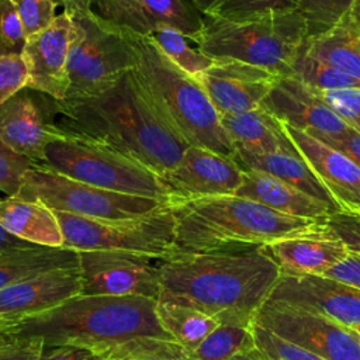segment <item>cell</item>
Here are the masks:
<instances>
[{
  "instance_id": "obj_20",
  "label": "cell",
  "mask_w": 360,
  "mask_h": 360,
  "mask_svg": "<svg viewBox=\"0 0 360 360\" xmlns=\"http://www.w3.org/2000/svg\"><path fill=\"white\" fill-rule=\"evenodd\" d=\"M262 105L283 124L316 138H338L352 128L321 100L315 90L292 76H278Z\"/></svg>"
},
{
  "instance_id": "obj_45",
  "label": "cell",
  "mask_w": 360,
  "mask_h": 360,
  "mask_svg": "<svg viewBox=\"0 0 360 360\" xmlns=\"http://www.w3.org/2000/svg\"><path fill=\"white\" fill-rule=\"evenodd\" d=\"M322 277H328L360 290V256L349 252L342 262L326 270Z\"/></svg>"
},
{
  "instance_id": "obj_29",
  "label": "cell",
  "mask_w": 360,
  "mask_h": 360,
  "mask_svg": "<svg viewBox=\"0 0 360 360\" xmlns=\"http://www.w3.org/2000/svg\"><path fill=\"white\" fill-rule=\"evenodd\" d=\"M156 316L170 338L191 353L221 323L194 308L158 301Z\"/></svg>"
},
{
  "instance_id": "obj_27",
  "label": "cell",
  "mask_w": 360,
  "mask_h": 360,
  "mask_svg": "<svg viewBox=\"0 0 360 360\" xmlns=\"http://www.w3.org/2000/svg\"><path fill=\"white\" fill-rule=\"evenodd\" d=\"M235 162L243 170H259L267 173L339 211L335 201L318 180L312 169L304 160L298 149L281 150L264 155L236 153Z\"/></svg>"
},
{
  "instance_id": "obj_16",
  "label": "cell",
  "mask_w": 360,
  "mask_h": 360,
  "mask_svg": "<svg viewBox=\"0 0 360 360\" xmlns=\"http://www.w3.org/2000/svg\"><path fill=\"white\" fill-rule=\"evenodd\" d=\"M243 169L210 149L187 146L180 162L162 174L173 200L232 195L242 184Z\"/></svg>"
},
{
  "instance_id": "obj_8",
  "label": "cell",
  "mask_w": 360,
  "mask_h": 360,
  "mask_svg": "<svg viewBox=\"0 0 360 360\" xmlns=\"http://www.w3.org/2000/svg\"><path fill=\"white\" fill-rule=\"evenodd\" d=\"M35 167L115 193L172 201L169 188L153 170L110 149L66 136L51 142Z\"/></svg>"
},
{
  "instance_id": "obj_31",
  "label": "cell",
  "mask_w": 360,
  "mask_h": 360,
  "mask_svg": "<svg viewBox=\"0 0 360 360\" xmlns=\"http://www.w3.org/2000/svg\"><path fill=\"white\" fill-rule=\"evenodd\" d=\"M290 76L302 82L315 91H330L360 87V83L350 76L339 72L333 66L314 58L304 48L295 58Z\"/></svg>"
},
{
  "instance_id": "obj_19",
  "label": "cell",
  "mask_w": 360,
  "mask_h": 360,
  "mask_svg": "<svg viewBox=\"0 0 360 360\" xmlns=\"http://www.w3.org/2000/svg\"><path fill=\"white\" fill-rule=\"evenodd\" d=\"M80 291L79 267L51 270L0 290V332L60 305Z\"/></svg>"
},
{
  "instance_id": "obj_47",
  "label": "cell",
  "mask_w": 360,
  "mask_h": 360,
  "mask_svg": "<svg viewBox=\"0 0 360 360\" xmlns=\"http://www.w3.org/2000/svg\"><path fill=\"white\" fill-rule=\"evenodd\" d=\"M32 246V243L25 242L10 232H7L1 225H0V252L8 250V249H15V248H28Z\"/></svg>"
},
{
  "instance_id": "obj_33",
  "label": "cell",
  "mask_w": 360,
  "mask_h": 360,
  "mask_svg": "<svg viewBox=\"0 0 360 360\" xmlns=\"http://www.w3.org/2000/svg\"><path fill=\"white\" fill-rule=\"evenodd\" d=\"M160 51L181 70L194 76L210 68L214 59L188 45V38L174 28L163 27L149 35Z\"/></svg>"
},
{
  "instance_id": "obj_50",
  "label": "cell",
  "mask_w": 360,
  "mask_h": 360,
  "mask_svg": "<svg viewBox=\"0 0 360 360\" xmlns=\"http://www.w3.org/2000/svg\"><path fill=\"white\" fill-rule=\"evenodd\" d=\"M58 1H59V4L63 6V10H68V8H70L73 6V3L76 0H58Z\"/></svg>"
},
{
  "instance_id": "obj_49",
  "label": "cell",
  "mask_w": 360,
  "mask_h": 360,
  "mask_svg": "<svg viewBox=\"0 0 360 360\" xmlns=\"http://www.w3.org/2000/svg\"><path fill=\"white\" fill-rule=\"evenodd\" d=\"M201 13H207L218 0H191Z\"/></svg>"
},
{
  "instance_id": "obj_35",
  "label": "cell",
  "mask_w": 360,
  "mask_h": 360,
  "mask_svg": "<svg viewBox=\"0 0 360 360\" xmlns=\"http://www.w3.org/2000/svg\"><path fill=\"white\" fill-rule=\"evenodd\" d=\"M287 8H295L292 0H218L204 14L240 21Z\"/></svg>"
},
{
  "instance_id": "obj_25",
  "label": "cell",
  "mask_w": 360,
  "mask_h": 360,
  "mask_svg": "<svg viewBox=\"0 0 360 360\" xmlns=\"http://www.w3.org/2000/svg\"><path fill=\"white\" fill-rule=\"evenodd\" d=\"M304 49L360 83V0L332 28L308 38Z\"/></svg>"
},
{
  "instance_id": "obj_1",
  "label": "cell",
  "mask_w": 360,
  "mask_h": 360,
  "mask_svg": "<svg viewBox=\"0 0 360 360\" xmlns=\"http://www.w3.org/2000/svg\"><path fill=\"white\" fill-rule=\"evenodd\" d=\"M158 262V301L194 308L221 325L252 326L281 274L262 246L176 255Z\"/></svg>"
},
{
  "instance_id": "obj_36",
  "label": "cell",
  "mask_w": 360,
  "mask_h": 360,
  "mask_svg": "<svg viewBox=\"0 0 360 360\" xmlns=\"http://www.w3.org/2000/svg\"><path fill=\"white\" fill-rule=\"evenodd\" d=\"M252 332L256 349L269 360H325L262 326L252 323Z\"/></svg>"
},
{
  "instance_id": "obj_22",
  "label": "cell",
  "mask_w": 360,
  "mask_h": 360,
  "mask_svg": "<svg viewBox=\"0 0 360 360\" xmlns=\"http://www.w3.org/2000/svg\"><path fill=\"white\" fill-rule=\"evenodd\" d=\"M262 248L281 274L292 276H322L349 255L346 245L328 225L314 232L277 239Z\"/></svg>"
},
{
  "instance_id": "obj_28",
  "label": "cell",
  "mask_w": 360,
  "mask_h": 360,
  "mask_svg": "<svg viewBox=\"0 0 360 360\" xmlns=\"http://www.w3.org/2000/svg\"><path fill=\"white\" fill-rule=\"evenodd\" d=\"M79 267V252L32 245L0 252V290L56 269Z\"/></svg>"
},
{
  "instance_id": "obj_24",
  "label": "cell",
  "mask_w": 360,
  "mask_h": 360,
  "mask_svg": "<svg viewBox=\"0 0 360 360\" xmlns=\"http://www.w3.org/2000/svg\"><path fill=\"white\" fill-rule=\"evenodd\" d=\"M221 122L233 143L235 153L264 155L295 149L283 122L263 105L221 115Z\"/></svg>"
},
{
  "instance_id": "obj_21",
  "label": "cell",
  "mask_w": 360,
  "mask_h": 360,
  "mask_svg": "<svg viewBox=\"0 0 360 360\" xmlns=\"http://www.w3.org/2000/svg\"><path fill=\"white\" fill-rule=\"evenodd\" d=\"M284 125L292 143L342 212L360 217V167L311 134Z\"/></svg>"
},
{
  "instance_id": "obj_6",
  "label": "cell",
  "mask_w": 360,
  "mask_h": 360,
  "mask_svg": "<svg viewBox=\"0 0 360 360\" xmlns=\"http://www.w3.org/2000/svg\"><path fill=\"white\" fill-rule=\"evenodd\" d=\"M307 39L301 13L287 8L240 21L204 14L202 28L194 42L211 59L240 60L277 76H290Z\"/></svg>"
},
{
  "instance_id": "obj_37",
  "label": "cell",
  "mask_w": 360,
  "mask_h": 360,
  "mask_svg": "<svg viewBox=\"0 0 360 360\" xmlns=\"http://www.w3.org/2000/svg\"><path fill=\"white\" fill-rule=\"evenodd\" d=\"M28 37L39 32L41 30L51 25L56 18L58 0H11Z\"/></svg>"
},
{
  "instance_id": "obj_15",
  "label": "cell",
  "mask_w": 360,
  "mask_h": 360,
  "mask_svg": "<svg viewBox=\"0 0 360 360\" xmlns=\"http://www.w3.org/2000/svg\"><path fill=\"white\" fill-rule=\"evenodd\" d=\"M193 77L221 117L260 107L278 76L240 60L214 59L210 68Z\"/></svg>"
},
{
  "instance_id": "obj_39",
  "label": "cell",
  "mask_w": 360,
  "mask_h": 360,
  "mask_svg": "<svg viewBox=\"0 0 360 360\" xmlns=\"http://www.w3.org/2000/svg\"><path fill=\"white\" fill-rule=\"evenodd\" d=\"M31 167L34 163L13 150L0 135V191L7 195H17L22 174Z\"/></svg>"
},
{
  "instance_id": "obj_3",
  "label": "cell",
  "mask_w": 360,
  "mask_h": 360,
  "mask_svg": "<svg viewBox=\"0 0 360 360\" xmlns=\"http://www.w3.org/2000/svg\"><path fill=\"white\" fill-rule=\"evenodd\" d=\"M156 304L158 300L146 297L79 294L1 332L38 339L44 347L76 345L103 354L139 338L172 339L159 323Z\"/></svg>"
},
{
  "instance_id": "obj_9",
  "label": "cell",
  "mask_w": 360,
  "mask_h": 360,
  "mask_svg": "<svg viewBox=\"0 0 360 360\" xmlns=\"http://www.w3.org/2000/svg\"><path fill=\"white\" fill-rule=\"evenodd\" d=\"M63 235V248L108 250L166 260L176 256L174 217L170 204L134 219H93L53 211Z\"/></svg>"
},
{
  "instance_id": "obj_48",
  "label": "cell",
  "mask_w": 360,
  "mask_h": 360,
  "mask_svg": "<svg viewBox=\"0 0 360 360\" xmlns=\"http://www.w3.org/2000/svg\"><path fill=\"white\" fill-rule=\"evenodd\" d=\"M233 360H269L266 356H263L256 347L249 350V352H245V353H240L238 354Z\"/></svg>"
},
{
  "instance_id": "obj_12",
  "label": "cell",
  "mask_w": 360,
  "mask_h": 360,
  "mask_svg": "<svg viewBox=\"0 0 360 360\" xmlns=\"http://www.w3.org/2000/svg\"><path fill=\"white\" fill-rule=\"evenodd\" d=\"M150 257L108 252L80 250L79 269L82 274V291L87 295L111 297H146L158 300L160 280L158 266Z\"/></svg>"
},
{
  "instance_id": "obj_44",
  "label": "cell",
  "mask_w": 360,
  "mask_h": 360,
  "mask_svg": "<svg viewBox=\"0 0 360 360\" xmlns=\"http://www.w3.org/2000/svg\"><path fill=\"white\" fill-rule=\"evenodd\" d=\"M39 360H104V357L100 352L86 346L62 345L44 347Z\"/></svg>"
},
{
  "instance_id": "obj_32",
  "label": "cell",
  "mask_w": 360,
  "mask_h": 360,
  "mask_svg": "<svg viewBox=\"0 0 360 360\" xmlns=\"http://www.w3.org/2000/svg\"><path fill=\"white\" fill-rule=\"evenodd\" d=\"M104 360H190V353L173 339L139 338L103 353Z\"/></svg>"
},
{
  "instance_id": "obj_52",
  "label": "cell",
  "mask_w": 360,
  "mask_h": 360,
  "mask_svg": "<svg viewBox=\"0 0 360 360\" xmlns=\"http://www.w3.org/2000/svg\"><path fill=\"white\" fill-rule=\"evenodd\" d=\"M0 336H1V332H0Z\"/></svg>"
},
{
  "instance_id": "obj_41",
  "label": "cell",
  "mask_w": 360,
  "mask_h": 360,
  "mask_svg": "<svg viewBox=\"0 0 360 360\" xmlns=\"http://www.w3.org/2000/svg\"><path fill=\"white\" fill-rule=\"evenodd\" d=\"M28 69L21 55L0 56V107L15 93L27 87Z\"/></svg>"
},
{
  "instance_id": "obj_5",
  "label": "cell",
  "mask_w": 360,
  "mask_h": 360,
  "mask_svg": "<svg viewBox=\"0 0 360 360\" xmlns=\"http://www.w3.org/2000/svg\"><path fill=\"white\" fill-rule=\"evenodd\" d=\"M170 210L176 255L264 246L326 225V221L280 214L235 194L173 200Z\"/></svg>"
},
{
  "instance_id": "obj_2",
  "label": "cell",
  "mask_w": 360,
  "mask_h": 360,
  "mask_svg": "<svg viewBox=\"0 0 360 360\" xmlns=\"http://www.w3.org/2000/svg\"><path fill=\"white\" fill-rule=\"evenodd\" d=\"M55 124L66 138L124 155L159 176L172 170L188 146L152 112L131 72L98 94L56 100Z\"/></svg>"
},
{
  "instance_id": "obj_11",
  "label": "cell",
  "mask_w": 360,
  "mask_h": 360,
  "mask_svg": "<svg viewBox=\"0 0 360 360\" xmlns=\"http://www.w3.org/2000/svg\"><path fill=\"white\" fill-rule=\"evenodd\" d=\"M252 323L325 360H360L359 333L322 314L284 302L266 301Z\"/></svg>"
},
{
  "instance_id": "obj_43",
  "label": "cell",
  "mask_w": 360,
  "mask_h": 360,
  "mask_svg": "<svg viewBox=\"0 0 360 360\" xmlns=\"http://www.w3.org/2000/svg\"><path fill=\"white\" fill-rule=\"evenodd\" d=\"M44 343L38 339H22L1 332L0 360H39Z\"/></svg>"
},
{
  "instance_id": "obj_17",
  "label": "cell",
  "mask_w": 360,
  "mask_h": 360,
  "mask_svg": "<svg viewBox=\"0 0 360 360\" xmlns=\"http://www.w3.org/2000/svg\"><path fill=\"white\" fill-rule=\"evenodd\" d=\"M267 301L322 314L345 326H360V290L322 276L280 274Z\"/></svg>"
},
{
  "instance_id": "obj_42",
  "label": "cell",
  "mask_w": 360,
  "mask_h": 360,
  "mask_svg": "<svg viewBox=\"0 0 360 360\" xmlns=\"http://www.w3.org/2000/svg\"><path fill=\"white\" fill-rule=\"evenodd\" d=\"M326 225L342 239L350 253L360 256V217L336 211L328 217Z\"/></svg>"
},
{
  "instance_id": "obj_23",
  "label": "cell",
  "mask_w": 360,
  "mask_h": 360,
  "mask_svg": "<svg viewBox=\"0 0 360 360\" xmlns=\"http://www.w3.org/2000/svg\"><path fill=\"white\" fill-rule=\"evenodd\" d=\"M235 195L298 218L326 221L330 214L336 212L328 204L259 170H243L242 184Z\"/></svg>"
},
{
  "instance_id": "obj_18",
  "label": "cell",
  "mask_w": 360,
  "mask_h": 360,
  "mask_svg": "<svg viewBox=\"0 0 360 360\" xmlns=\"http://www.w3.org/2000/svg\"><path fill=\"white\" fill-rule=\"evenodd\" d=\"M73 37L70 14L63 10L46 28L27 38L22 58L28 69L27 87L65 100L69 90L68 55Z\"/></svg>"
},
{
  "instance_id": "obj_34",
  "label": "cell",
  "mask_w": 360,
  "mask_h": 360,
  "mask_svg": "<svg viewBox=\"0 0 360 360\" xmlns=\"http://www.w3.org/2000/svg\"><path fill=\"white\" fill-rule=\"evenodd\" d=\"M301 13L308 31V38L332 28L359 0H292Z\"/></svg>"
},
{
  "instance_id": "obj_14",
  "label": "cell",
  "mask_w": 360,
  "mask_h": 360,
  "mask_svg": "<svg viewBox=\"0 0 360 360\" xmlns=\"http://www.w3.org/2000/svg\"><path fill=\"white\" fill-rule=\"evenodd\" d=\"M91 10L111 24L139 35L170 27L194 42L204 13L191 0H90Z\"/></svg>"
},
{
  "instance_id": "obj_7",
  "label": "cell",
  "mask_w": 360,
  "mask_h": 360,
  "mask_svg": "<svg viewBox=\"0 0 360 360\" xmlns=\"http://www.w3.org/2000/svg\"><path fill=\"white\" fill-rule=\"evenodd\" d=\"M73 22L68 55L69 90L65 100L98 94L134 68V56L122 28L97 15L90 0H76L66 10Z\"/></svg>"
},
{
  "instance_id": "obj_51",
  "label": "cell",
  "mask_w": 360,
  "mask_h": 360,
  "mask_svg": "<svg viewBox=\"0 0 360 360\" xmlns=\"http://www.w3.org/2000/svg\"><path fill=\"white\" fill-rule=\"evenodd\" d=\"M352 329H354L356 332H359V333H360V326H359V328H352Z\"/></svg>"
},
{
  "instance_id": "obj_38",
  "label": "cell",
  "mask_w": 360,
  "mask_h": 360,
  "mask_svg": "<svg viewBox=\"0 0 360 360\" xmlns=\"http://www.w3.org/2000/svg\"><path fill=\"white\" fill-rule=\"evenodd\" d=\"M27 35L11 0H0V56L21 55Z\"/></svg>"
},
{
  "instance_id": "obj_4",
  "label": "cell",
  "mask_w": 360,
  "mask_h": 360,
  "mask_svg": "<svg viewBox=\"0 0 360 360\" xmlns=\"http://www.w3.org/2000/svg\"><path fill=\"white\" fill-rule=\"evenodd\" d=\"M122 31L134 56V83L159 121L187 145L235 160L233 143L200 83L176 66L150 37Z\"/></svg>"
},
{
  "instance_id": "obj_46",
  "label": "cell",
  "mask_w": 360,
  "mask_h": 360,
  "mask_svg": "<svg viewBox=\"0 0 360 360\" xmlns=\"http://www.w3.org/2000/svg\"><path fill=\"white\" fill-rule=\"evenodd\" d=\"M318 139L329 145L330 148L345 153L349 159H352L360 167V132L359 131L349 128L346 134L338 138H318Z\"/></svg>"
},
{
  "instance_id": "obj_53",
  "label": "cell",
  "mask_w": 360,
  "mask_h": 360,
  "mask_svg": "<svg viewBox=\"0 0 360 360\" xmlns=\"http://www.w3.org/2000/svg\"><path fill=\"white\" fill-rule=\"evenodd\" d=\"M357 333H359V332H357ZM359 336H360V333H359Z\"/></svg>"
},
{
  "instance_id": "obj_30",
  "label": "cell",
  "mask_w": 360,
  "mask_h": 360,
  "mask_svg": "<svg viewBox=\"0 0 360 360\" xmlns=\"http://www.w3.org/2000/svg\"><path fill=\"white\" fill-rule=\"evenodd\" d=\"M255 347L252 326L219 325L190 353V360H233Z\"/></svg>"
},
{
  "instance_id": "obj_13",
  "label": "cell",
  "mask_w": 360,
  "mask_h": 360,
  "mask_svg": "<svg viewBox=\"0 0 360 360\" xmlns=\"http://www.w3.org/2000/svg\"><path fill=\"white\" fill-rule=\"evenodd\" d=\"M56 100L45 93L24 87L0 107V135L17 153L41 163L46 146L65 138L55 124Z\"/></svg>"
},
{
  "instance_id": "obj_10",
  "label": "cell",
  "mask_w": 360,
  "mask_h": 360,
  "mask_svg": "<svg viewBox=\"0 0 360 360\" xmlns=\"http://www.w3.org/2000/svg\"><path fill=\"white\" fill-rule=\"evenodd\" d=\"M15 197L39 201L52 211L93 219H134L170 204L90 186L41 167L28 169Z\"/></svg>"
},
{
  "instance_id": "obj_26",
  "label": "cell",
  "mask_w": 360,
  "mask_h": 360,
  "mask_svg": "<svg viewBox=\"0 0 360 360\" xmlns=\"http://www.w3.org/2000/svg\"><path fill=\"white\" fill-rule=\"evenodd\" d=\"M0 225L32 245L63 248V235L55 212L39 201L15 195L0 198Z\"/></svg>"
},
{
  "instance_id": "obj_40",
  "label": "cell",
  "mask_w": 360,
  "mask_h": 360,
  "mask_svg": "<svg viewBox=\"0 0 360 360\" xmlns=\"http://www.w3.org/2000/svg\"><path fill=\"white\" fill-rule=\"evenodd\" d=\"M316 93L340 120L360 132V87Z\"/></svg>"
}]
</instances>
